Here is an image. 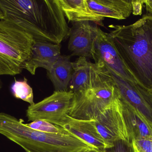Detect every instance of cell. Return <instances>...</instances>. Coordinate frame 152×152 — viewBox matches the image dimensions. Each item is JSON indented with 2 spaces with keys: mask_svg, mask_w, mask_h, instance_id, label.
Returning a JSON list of instances; mask_svg holds the SVG:
<instances>
[{
  "mask_svg": "<svg viewBox=\"0 0 152 152\" xmlns=\"http://www.w3.org/2000/svg\"><path fill=\"white\" fill-rule=\"evenodd\" d=\"M121 98L138 111L152 125V94L137 83L122 79L111 74Z\"/></svg>",
  "mask_w": 152,
  "mask_h": 152,
  "instance_id": "cell-10",
  "label": "cell"
},
{
  "mask_svg": "<svg viewBox=\"0 0 152 152\" xmlns=\"http://www.w3.org/2000/svg\"><path fill=\"white\" fill-rule=\"evenodd\" d=\"M103 152H136L132 143L127 140H119L113 143V146Z\"/></svg>",
  "mask_w": 152,
  "mask_h": 152,
  "instance_id": "cell-21",
  "label": "cell"
},
{
  "mask_svg": "<svg viewBox=\"0 0 152 152\" xmlns=\"http://www.w3.org/2000/svg\"><path fill=\"white\" fill-rule=\"evenodd\" d=\"M58 126L99 151L110 148L96 130L93 120H81L67 116Z\"/></svg>",
  "mask_w": 152,
  "mask_h": 152,
  "instance_id": "cell-12",
  "label": "cell"
},
{
  "mask_svg": "<svg viewBox=\"0 0 152 152\" xmlns=\"http://www.w3.org/2000/svg\"><path fill=\"white\" fill-rule=\"evenodd\" d=\"M93 120L96 130L110 148L119 140L128 141L121 113L120 95L113 104Z\"/></svg>",
  "mask_w": 152,
  "mask_h": 152,
  "instance_id": "cell-8",
  "label": "cell"
},
{
  "mask_svg": "<svg viewBox=\"0 0 152 152\" xmlns=\"http://www.w3.org/2000/svg\"><path fill=\"white\" fill-rule=\"evenodd\" d=\"M34 40L28 33L11 21L0 20V55L23 69Z\"/></svg>",
  "mask_w": 152,
  "mask_h": 152,
  "instance_id": "cell-5",
  "label": "cell"
},
{
  "mask_svg": "<svg viewBox=\"0 0 152 152\" xmlns=\"http://www.w3.org/2000/svg\"><path fill=\"white\" fill-rule=\"evenodd\" d=\"M121 113L127 133L128 141L146 138L152 139V125L136 109L120 97Z\"/></svg>",
  "mask_w": 152,
  "mask_h": 152,
  "instance_id": "cell-13",
  "label": "cell"
},
{
  "mask_svg": "<svg viewBox=\"0 0 152 152\" xmlns=\"http://www.w3.org/2000/svg\"><path fill=\"white\" fill-rule=\"evenodd\" d=\"M0 134L26 152H78L95 149L71 134H55L36 131L21 120L8 114L0 120Z\"/></svg>",
  "mask_w": 152,
  "mask_h": 152,
  "instance_id": "cell-3",
  "label": "cell"
},
{
  "mask_svg": "<svg viewBox=\"0 0 152 152\" xmlns=\"http://www.w3.org/2000/svg\"><path fill=\"white\" fill-rule=\"evenodd\" d=\"M71 55H61L50 71L47 76L51 80L55 91L68 92L73 72Z\"/></svg>",
  "mask_w": 152,
  "mask_h": 152,
  "instance_id": "cell-17",
  "label": "cell"
},
{
  "mask_svg": "<svg viewBox=\"0 0 152 152\" xmlns=\"http://www.w3.org/2000/svg\"><path fill=\"white\" fill-rule=\"evenodd\" d=\"M98 28L97 24L90 21L73 22L69 36L68 49L71 56L94 59Z\"/></svg>",
  "mask_w": 152,
  "mask_h": 152,
  "instance_id": "cell-9",
  "label": "cell"
},
{
  "mask_svg": "<svg viewBox=\"0 0 152 152\" xmlns=\"http://www.w3.org/2000/svg\"><path fill=\"white\" fill-rule=\"evenodd\" d=\"M144 0H132L133 12L134 15H141L142 13V7Z\"/></svg>",
  "mask_w": 152,
  "mask_h": 152,
  "instance_id": "cell-23",
  "label": "cell"
},
{
  "mask_svg": "<svg viewBox=\"0 0 152 152\" xmlns=\"http://www.w3.org/2000/svg\"><path fill=\"white\" fill-rule=\"evenodd\" d=\"M109 33L137 84L152 94V15L134 24L110 26Z\"/></svg>",
  "mask_w": 152,
  "mask_h": 152,
  "instance_id": "cell-2",
  "label": "cell"
},
{
  "mask_svg": "<svg viewBox=\"0 0 152 152\" xmlns=\"http://www.w3.org/2000/svg\"><path fill=\"white\" fill-rule=\"evenodd\" d=\"M97 66L98 70L92 87L75 94L69 114L71 117L81 120H94L119 98L118 89L110 73L103 66Z\"/></svg>",
  "mask_w": 152,
  "mask_h": 152,
  "instance_id": "cell-4",
  "label": "cell"
},
{
  "mask_svg": "<svg viewBox=\"0 0 152 152\" xmlns=\"http://www.w3.org/2000/svg\"><path fill=\"white\" fill-rule=\"evenodd\" d=\"M90 9L104 18L126 19L133 12L132 0H87Z\"/></svg>",
  "mask_w": 152,
  "mask_h": 152,
  "instance_id": "cell-15",
  "label": "cell"
},
{
  "mask_svg": "<svg viewBox=\"0 0 152 152\" xmlns=\"http://www.w3.org/2000/svg\"><path fill=\"white\" fill-rule=\"evenodd\" d=\"M144 4H145L147 12L152 15V0H144Z\"/></svg>",
  "mask_w": 152,
  "mask_h": 152,
  "instance_id": "cell-24",
  "label": "cell"
},
{
  "mask_svg": "<svg viewBox=\"0 0 152 152\" xmlns=\"http://www.w3.org/2000/svg\"><path fill=\"white\" fill-rule=\"evenodd\" d=\"M94 60L95 63L103 66L111 74L137 84L119 53L109 33L103 31L99 27L95 43Z\"/></svg>",
  "mask_w": 152,
  "mask_h": 152,
  "instance_id": "cell-7",
  "label": "cell"
},
{
  "mask_svg": "<svg viewBox=\"0 0 152 152\" xmlns=\"http://www.w3.org/2000/svg\"><path fill=\"white\" fill-rule=\"evenodd\" d=\"M6 17L35 41L61 44L69 36L70 28L58 0H13Z\"/></svg>",
  "mask_w": 152,
  "mask_h": 152,
  "instance_id": "cell-1",
  "label": "cell"
},
{
  "mask_svg": "<svg viewBox=\"0 0 152 152\" xmlns=\"http://www.w3.org/2000/svg\"><path fill=\"white\" fill-rule=\"evenodd\" d=\"M58 1L69 21H90L103 26L104 18L90 9L87 0H58Z\"/></svg>",
  "mask_w": 152,
  "mask_h": 152,
  "instance_id": "cell-16",
  "label": "cell"
},
{
  "mask_svg": "<svg viewBox=\"0 0 152 152\" xmlns=\"http://www.w3.org/2000/svg\"><path fill=\"white\" fill-rule=\"evenodd\" d=\"M2 87V83L1 80H0V89H1V88Z\"/></svg>",
  "mask_w": 152,
  "mask_h": 152,
  "instance_id": "cell-27",
  "label": "cell"
},
{
  "mask_svg": "<svg viewBox=\"0 0 152 152\" xmlns=\"http://www.w3.org/2000/svg\"><path fill=\"white\" fill-rule=\"evenodd\" d=\"M11 90L15 98L26 102L30 105L35 104L33 89L28 84L26 77L24 78L22 81H18L15 79L14 83L12 85Z\"/></svg>",
  "mask_w": 152,
  "mask_h": 152,
  "instance_id": "cell-18",
  "label": "cell"
},
{
  "mask_svg": "<svg viewBox=\"0 0 152 152\" xmlns=\"http://www.w3.org/2000/svg\"><path fill=\"white\" fill-rule=\"evenodd\" d=\"M136 152H152V139L142 138L132 141Z\"/></svg>",
  "mask_w": 152,
  "mask_h": 152,
  "instance_id": "cell-22",
  "label": "cell"
},
{
  "mask_svg": "<svg viewBox=\"0 0 152 152\" xmlns=\"http://www.w3.org/2000/svg\"><path fill=\"white\" fill-rule=\"evenodd\" d=\"M4 14L1 9H0V19L1 20L3 19Z\"/></svg>",
  "mask_w": 152,
  "mask_h": 152,
  "instance_id": "cell-26",
  "label": "cell"
},
{
  "mask_svg": "<svg viewBox=\"0 0 152 152\" xmlns=\"http://www.w3.org/2000/svg\"><path fill=\"white\" fill-rule=\"evenodd\" d=\"M61 44L34 41L30 56L23 64V69L32 75L35 74L38 68L50 71L61 55Z\"/></svg>",
  "mask_w": 152,
  "mask_h": 152,
  "instance_id": "cell-11",
  "label": "cell"
},
{
  "mask_svg": "<svg viewBox=\"0 0 152 152\" xmlns=\"http://www.w3.org/2000/svg\"><path fill=\"white\" fill-rule=\"evenodd\" d=\"M28 127L36 131L55 134H69L70 133L61 127L44 120H36L26 124Z\"/></svg>",
  "mask_w": 152,
  "mask_h": 152,
  "instance_id": "cell-19",
  "label": "cell"
},
{
  "mask_svg": "<svg viewBox=\"0 0 152 152\" xmlns=\"http://www.w3.org/2000/svg\"><path fill=\"white\" fill-rule=\"evenodd\" d=\"M73 68L69 91L75 94L90 89L96 76L98 66L88 61L86 58L80 57L73 62Z\"/></svg>",
  "mask_w": 152,
  "mask_h": 152,
  "instance_id": "cell-14",
  "label": "cell"
},
{
  "mask_svg": "<svg viewBox=\"0 0 152 152\" xmlns=\"http://www.w3.org/2000/svg\"><path fill=\"white\" fill-rule=\"evenodd\" d=\"M75 93L71 91L57 92L42 101L30 105L26 110L29 121L44 120L58 126L69 116Z\"/></svg>",
  "mask_w": 152,
  "mask_h": 152,
  "instance_id": "cell-6",
  "label": "cell"
},
{
  "mask_svg": "<svg viewBox=\"0 0 152 152\" xmlns=\"http://www.w3.org/2000/svg\"><path fill=\"white\" fill-rule=\"evenodd\" d=\"M22 70L9 60L0 55V76H15L20 74Z\"/></svg>",
  "mask_w": 152,
  "mask_h": 152,
  "instance_id": "cell-20",
  "label": "cell"
},
{
  "mask_svg": "<svg viewBox=\"0 0 152 152\" xmlns=\"http://www.w3.org/2000/svg\"><path fill=\"white\" fill-rule=\"evenodd\" d=\"M78 152H101L95 149H93V150H86V151H79Z\"/></svg>",
  "mask_w": 152,
  "mask_h": 152,
  "instance_id": "cell-25",
  "label": "cell"
}]
</instances>
